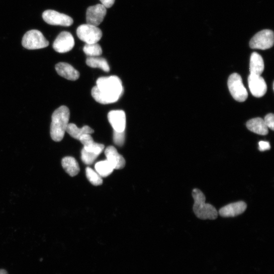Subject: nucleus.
Listing matches in <instances>:
<instances>
[{
  "label": "nucleus",
  "mask_w": 274,
  "mask_h": 274,
  "mask_svg": "<svg viewBox=\"0 0 274 274\" xmlns=\"http://www.w3.org/2000/svg\"><path fill=\"white\" fill-rule=\"evenodd\" d=\"M124 91L120 79L116 76L102 77L96 81L91 95L100 104H108L117 102Z\"/></svg>",
  "instance_id": "nucleus-1"
},
{
  "label": "nucleus",
  "mask_w": 274,
  "mask_h": 274,
  "mask_svg": "<svg viewBox=\"0 0 274 274\" xmlns=\"http://www.w3.org/2000/svg\"><path fill=\"white\" fill-rule=\"evenodd\" d=\"M70 110L65 106L56 109L52 117L51 136L56 142L61 141L65 136L69 124Z\"/></svg>",
  "instance_id": "nucleus-2"
},
{
  "label": "nucleus",
  "mask_w": 274,
  "mask_h": 274,
  "mask_svg": "<svg viewBox=\"0 0 274 274\" xmlns=\"http://www.w3.org/2000/svg\"><path fill=\"white\" fill-rule=\"evenodd\" d=\"M192 196L194 200L193 210L196 216L201 219L214 220L218 217L216 208L206 203V197L203 192L197 188L192 190Z\"/></svg>",
  "instance_id": "nucleus-3"
},
{
  "label": "nucleus",
  "mask_w": 274,
  "mask_h": 274,
  "mask_svg": "<svg viewBox=\"0 0 274 274\" xmlns=\"http://www.w3.org/2000/svg\"><path fill=\"white\" fill-rule=\"evenodd\" d=\"M49 44L42 33L36 30L27 32L22 40L23 47L29 50L44 48L48 46Z\"/></svg>",
  "instance_id": "nucleus-4"
},
{
  "label": "nucleus",
  "mask_w": 274,
  "mask_h": 274,
  "mask_svg": "<svg viewBox=\"0 0 274 274\" xmlns=\"http://www.w3.org/2000/svg\"><path fill=\"white\" fill-rule=\"evenodd\" d=\"M228 88L231 95L235 100L243 102L248 97V92L244 86L242 79L240 75L234 73L229 77L228 82Z\"/></svg>",
  "instance_id": "nucleus-5"
},
{
  "label": "nucleus",
  "mask_w": 274,
  "mask_h": 274,
  "mask_svg": "<svg viewBox=\"0 0 274 274\" xmlns=\"http://www.w3.org/2000/svg\"><path fill=\"white\" fill-rule=\"evenodd\" d=\"M77 32L78 37L86 44L96 43L102 37L100 29L88 23L81 25Z\"/></svg>",
  "instance_id": "nucleus-6"
},
{
  "label": "nucleus",
  "mask_w": 274,
  "mask_h": 274,
  "mask_svg": "<svg viewBox=\"0 0 274 274\" xmlns=\"http://www.w3.org/2000/svg\"><path fill=\"white\" fill-rule=\"evenodd\" d=\"M250 46L253 49L266 50L274 45V33L270 30H264L258 33L251 39Z\"/></svg>",
  "instance_id": "nucleus-7"
},
{
  "label": "nucleus",
  "mask_w": 274,
  "mask_h": 274,
  "mask_svg": "<svg viewBox=\"0 0 274 274\" xmlns=\"http://www.w3.org/2000/svg\"><path fill=\"white\" fill-rule=\"evenodd\" d=\"M42 17L46 23L53 26L70 27L73 23V19L69 16L53 10L45 11Z\"/></svg>",
  "instance_id": "nucleus-8"
},
{
  "label": "nucleus",
  "mask_w": 274,
  "mask_h": 274,
  "mask_svg": "<svg viewBox=\"0 0 274 274\" xmlns=\"http://www.w3.org/2000/svg\"><path fill=\"white\" fill-rule=\"evenodd\" d=\"M106 9L104 5L99 4L89 7L86 14L87 23L95 27L99 26L106 15Z\"/></svg>",
  "instance_id": "nucleus-9"
},
{
  "label": "nucleus",
  "mask_w": 274,
  "mask_h": 274,
  "mask_svg": "<svg viewBox=\"0 0 274 274\" xmlns=\"http://www.w3.org/2000/svg\"><path fill=\"white\" fill-rule=\"evenodd\" d=\"M75 45L74 39L68 32L61 33L53 44L55 51L59 53H66L71 51Z\"/></svg>",
  "instance_id": "nucleus-10"
},
{
  "label": "nucleus",
  "mask_w": 274,
  "mask_h": 274,
  "mask_svg": "<svg viewBox=\"0 0 274 274\" xmlns=\"http://www.w3.org/2000/svg\"><path fill=\"white\" fill-rule=\"evenodd\" d=\"M248 83L249 88L254 96L260 97L266 93L267 86L261 76L251 74L248 77Z\"/></svg>",
  "instance_id": "nucleus-11"
},
{
  "label": "nucleus",
  "mask_w": 274,
  "mask_h": 274,
  "mask_svg": "<svg viewBox=\"0 0 274 274\" xmlns=\"http://www.w3.org/2000/svg\"><path fill=\"white\" fill-rule=\"evenodd\" d=\"M108 119L114 131L122 132L126 127V116L122 110H113L108 114Z\"/></svg>",
  "instance_id": "nucleus-12"
},
{
  "label": "nucleus",
  "mask_w": 274,
  "mask_h": 274,
  "mask_svg": "<svg viewBox=\"0 0 274 274\" xmlns=\"http://www.w3.org/2000/svg\"><path fill=\"white\" fill-rule=\"evenodd\" d=\"M246 209V203L239 201L222 207L218 213L223 217H234L243 213Z\"/></svg>",
  "instance_id": "nucleus-13"
},
{
  "label": "nucleus",
  "mask_w": 274,
  "mask_h": 274,
  "mask_svg": "<svg viewBox=\"0 0 274 274\" xmlns=\"http://www.w3.org/2000/svg\"><path fill=\"white\" fill-rule=\"evenodd\" d=\"M105 154L108 162L114 169H123L126 165L125 160L119 154L116 149L112 146H108L105 151Z\"/></svg>",
  "instance_id": "nucleus-14"
},
{
  "label": "nucleus",
  "mask_w": 274,
  "mask_h": 274,
  "mask_svg": "<svg viewBox=\"0 0 274 274\" xmlns=\"http://www.w3.org/2000/svg\"><path fill=\"white\" fill-rule=\"evenodd\" d=\"M56 70L61 77L69 81L78 80L80 76V72L71 65L61 62L56 66Z\"/></svg>",
  "instance_id": "nucleus-15"
},
{
  "label": "nucleus",
  "mask_w": 274,
  "mask_h": 274,
  "mask_svg": "<svg viewBox=\"0 0 274 274\" xmlns=\"http://www.w3.org/2000/svg\"><path fill=\"white\" fill-rule=\"evenodd\" d=\"M83 144L85 150L99 155L104 149V145L94 142L91 134H86L82 136L80 139Z\"/></svg>",
  "instance_id": "nucleus-16"
},
{
  "label": "nucleus",
  "mask_w": 274,
  "mask_h": 274,
  "mask_svg": "<svg viewBox=\"0 0 274 274\" xmlns=\"http://www.w3.org/2000/svg\"><path fill=\"white\" fill-rule=\"evenodd\" d=\"M249 130L261 135H266L269 130L263 119L257 117L248 120L246 123Z\"/></svg>",
  "instance_id": "nucleus-17"
},
{
  "label": "nucleus",
  "mask_w": 274,
  "mask_h": 274,
  "mask_svg": "<svg viewBox=\"0 0 274 274\" xmlns=\"http://www.w3.org/2000/svg\"><path fill=\"white\" fill-rule=\"evenodd\" d=\"M264 68V62L262 57L257 53H253L251 57V74L261 76Z\"/></svg>",
  "instance_id": "nucleus-18"
},
{
  "label": "nucleus",
  "mask_w": 274,
  "mask_h": 274,
  "mask_svg": "<svg viewBox=\"0 0 274 274\" xmlns=\"http://www.w3.org/2000/svg\"><path fill=\"white\" fill-rule=\"evenodd\" d=\"M62 165L66 172L71 177H76L80 171L78 162L72 157H66L62 160Z\"/></svg>",
  "instance_id": "nucleus-19"
},
{
  "label": "nucleus",
  "mask_w": 274,
  "mask_h": 274,
  "mask_svg": "<svg viewBox=\"0 0 274 274\" xmlns=\"http://www.w3.org/2000/svg\"><path fill=\"white\" fill-rule=\"evenodd\" d=\"M66 132L73 138L80 140L81 137L86 134H91L94 131L88 126L79 128L76 124L69 123Z\"/></svg>",
  "instance_id": "nucleus-20"
},
{
  "label": "nucleus",
  "mask_w": 274,
  "mask_h": 274,
  "mask_svg": "<svg viewBox=\"0 0 274 274\" xmlns=\"http://www.w3.org/2000/svg\"><path fill=\"white\" fill-rule=\"evenodd\" d=\"M86 63L90 67L99 68L106 72L110 71V67L106 59L98 57H89Z\"/></svg>",
  "instance_id": "nucleus-21"
},
{
  "label": "nucleus",
  "mask_w": 274,
  "mask_h": 274,
  "mask_svg": "<svg viewBox=\"0 0 274 274\" xmlns=\"http://www.w3.org/2000/svg\"><path fill=\"white\" fill-rule=\"evenodd\" d=\"M95 169L102 178L109 176L114 170L107 160L97 162L95 165Z\"/></svg>",
  "instance_id": "nucleus-22"
},
{
  "label": "nucleus",
  "mask_w": 274,
  "mask_h": 274,
  "mask_svg": "<svg viewBox=\"0 0 274 274\" xmlns=\"http://www.w3.org/2000/svg\"><path fill=\"white\" fill-rule=\"evenodd\" d=\"M83 50L84 53L90 57H99L102 54V48L97 43L86 44Z\"/></svg>",
  "instance_id": "nucleus-23"
},
{
  "label": "nucleus",
  "mask_w": 274,
  "mask_h": 274,
  "mask_svg": "<svg viewBox=\"0 0 274 274\" xmlns=\"http://www.w3.org/2000/svg\"><path fill=\"white\" fill-rule=\"evenodd\" d=\"M86 176L89 182L94 186L101 185L103 183L102 177L91 168H87Z\"/></svg>",
  "instance_id": "nucleus-24"
},
{
  "label": "nucleus",
  "mask_w": 274,
  "mask_h": 274,
  "mask_svg": "<svg viewBox=\"0 0 274 274\" xmlns=\"http://www.w3.org/2000/svg\"><path fill=\"white\" fill-rule=\"evenodd\" d=\"M82 160L86 165H91L96 159L98 155L85 150L84 148L82 151Z\"/></svg>",
  "instance_id": "nucleus-25"
},
{
  "label": "nucleus",
  "mask_w": 274,
  "mask_h": 274,
  "mask_svg": "<svg viewBox=\"0 0 274 274\" xmlns=\"http://www.w3.org/2000/svg\"><path fill=\"white\" fill-rule=\"evenodd\" d=\"M125 140V133L124 132H119L114 131L113 141L114 143L118 146H122Z\"/></svg>",
  "instance_id": "nucleus-26"
},
{
  "label": "nucleus",
  "mask_w": 274,
  "mask_h": 274,
  "mask_svg": "<svg viewBox=\"0 0 274 274\" xmlns=\"http://www.w3.org/2000/svg\"><path fill=\"white\" fill-rule=\"evenodd\" d=\"M265 123L266 126L268 128L271 129L272 130H274V116L272 113H270L267 115L264 119Z\"/></svg>",
  "instance_id": "nucleus-27"
},
{
  "label": "nucleus",
  "mask_w": 274,
  "mask_h": 274,
  "mask_svg": "<svg viewBox=\"0 0 274 274\" xmlns=\"http://www.w3.org/2000/svg\"><path fill=\"white\" fill-rule=\"evenodd\" d=\"M259 150L261 152H264L271 149L270 144L268 142L262 141L259 142Z\"/></svg>",
  "instance_id": "nucleus-28"
},
{
  "label": "nucleus",
  "mask_w": 274,
  "mask_h": 274,
  "mask_svg": "<svg viewBox=\"0 0 274 274\" xmlns=\"http://www.w3.org/2000/svg\"><path fill=\"white\" fill-rule=\"evenodd\" d=\"M99 1H101L102 4L106 8L111 7L115 2V0H99Z\"/></svg>",
  "instance_id": "nucleus-29"
},
{
  "label": "nucleus",
  "mask_w": 274,
  "mask_h": 274,
  "mask_svg": "<svg viewBox=\"0 0 274 274\" xmlns=\"http://www.w3.org/2000/svg\"><path fill=\"white\" fill-rule=\"evenodd\" d=\"M0 274H8L7 272L3 269L0 270Z\"/></svg>",
  "instance_id": "nucleus-30"
}]
</instances>
